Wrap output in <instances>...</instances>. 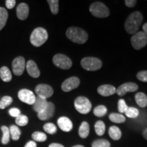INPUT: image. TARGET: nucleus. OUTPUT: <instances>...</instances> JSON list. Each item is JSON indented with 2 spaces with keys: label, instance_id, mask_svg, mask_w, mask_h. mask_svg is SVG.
Returning <instances> with one entry per match:
<instances>
[{
  "label": "nucleus",
  "instance_id": "f257e3e1",
  "mask_svg": "<svg viewBox=\"0 0 147 147\" xmlns=\"http://www.w3.org/2000/svg\"><path fill=\"white\" fill-rule=\"evenodd\" d=\"M143 21V16L140 12H132L127 18L125 22V29L129 34H135L139 30Z\"/></svg>",
  "mask_w": 147,
  "mask_h": 147
},
{
  "label": "nucleus",
  "instance_id": "f03ea898",
  "mask_svg": "<svg viewBox=\"0 0 147 147\" xmlns=\"http://www.w3.org/2000/svg\"><path fill=\"white\" fill-rule=\"evenodd\" d=\"M66 36L74 43L82 45L88 40V34L85 31L79 27H71L66 31Z\"/></svg>",
  "mask_w": 147,
  "mask_h": 147
},
{
  "label": "nucleus",
  "instance_id": "7ed1b4c3",
  "mask_svg": "<svg viewBox=\"0 0 147 147\" xmlns=\"http://www.w3.org/2000/svg\"><path fill=\"white\" fill-rule=\"evenodd\" d=\"M49 35L45 29L38 27L35 29L30 36V42L34 47H39L47 41Z\"/></svg>",
  "mask_w": 147,
  "mask_h": 147
},
{
  "label": "nucleus",
  "instance_id": "20e7f679",
  "mask_svg": "<svg viewBox=\"0 0 147 147\" xmlns=\"http://www.w3.org/2000/svg\"><path fill=\"white\" fill-rule=\"evenodd\" d=\"M89 10L92 15L98 18H106L110 15L108 7L102 2L93 3L90 5Z\"/></svg>",
  "mask_w": 147,
  "mask_h": 147
},
{
  "label": "nucleus",
  "instance_id": "39448f33",
  "mask_svg": "<svg viewBox=\"0 0 147 147\" xmlns=\"http://www.w3.org/2000/svg\"><path fill=\"white\" fill-rule=\"evenodd\" d=\"M82 68L87 71H97L102 66V61L96 57H84L80 62Z\"/></svg>",
  "mask_w": 147,
  "mask_h": 147
},
{
  "label": "nucleus",
  "instance_id": "423d86ee",
  "mask_svg": "<svg viewBox=\"0 0 147 147\" xmlns=\"http://www.w3.org/2000/svg\"><path fill=\"white\" fill-rule=\"evenodd\" d=\"M74 107L78 113L85 115L91 111L92 105L87 97L79 96L74 101Z\"/></svg>",
  "mask_w": 147,
  "mask_h": 147
},
{
  "label": "nucleus",
  "instance_id": "0eeeda50",
  "mask_svg": "<svg viewBox=\"0 0 147 147\" xmlns=\"http://www.w3.org/2000/svg\"><path fill=\"white\" fill-rule=\"evenodd\" d=\"M132 47L136 50H140L147 44V36L143 32H138L131 38Z\"/></svg>",
  "mask_w": 147,
  "mask_h": 147
},
{
  "label": "nucleus",
  "instance_id": "6e6552de",
  "mask_svg": "<svg viewBox=\"0 0 147 147\" xmlns=\"http://www.w3.org/2000/svg\"><path fill=\"white\" fill-rule=\"evenodd\" d=\"M53 62L57 67L63 69H68L72 66V61L68 57L63 54H57L53 57Z\"/></svg>",
  "mask_w": 147,
  "mask_h": 147
},
{
  "label": "nucleus",
  "instance_id": "1a4fd4ad",
  "mask_svg": "<svg viewBox=\"0 0 147 147\" xmlns=\"http://www.w3.org/2000/svg\"><path fill=\"white\" fill-rule=\"evenodd\" d=\"M35 91L38 97L42 99H45V100L51 97L54 93L53 88L49 84H40L37 85L35 89Z\"/></svg>",
  "mask_w": 147,
  "mask_h": 147
},
{
  "label": "nucleus",
  "instance_id": "9d476101",
  "mask_svg": "<svg viewBox=\"0 0 147 147\" xmlns=\"http://www.w3.org/2000/svg\"><path fill=\"white\" fill-rule=\"evenodd\" d=\"M18 97L21 102L29 105H34L36 98V95L32 91L26 89L20 90L18 93Z\"/></svg>",
  "mask_w": 147,
  "mask_h": 147
},
{
  "label": "nucleus",
  "instance_id": "9b49d317",
  "mask_svg": "<svg viewBox=\"0 0 147 147\" xmlns=\"http://www.w3.org/2000/svg\"><path fill=\"white\" fill-rule=\"evenodd\" d=\"M12 71L16 76H21L26 68V62L23 57H18L12 61Z\"/></svg>",
  "mask_w": 147,
  "mask_h": 147
},
{
  "label": "nucleus",
  "instance_id": "f8f14e48",
  "mask_svg": "<svg viewBox=\"0 0 147 147\" xmlns=\"http://www.w3.org/2000/svg\"><path fill=\"white\" fill-rule=\"evenodd\" d=\"M80 85V80L75 76L70 77L64 80L61 84V89L65 92H69L76 89Z\"/></svg>",
  "mask_w": 147,
  "mask_h": 147
},
{
  "label": "nucleus",
  "instance_id": "ddd939ff",
  "mask_svg": "<svg viewBox=\"0 0 147 147\" xmlns=\"http://www.w3.org/2000/svg\"><path fill=\"white\" fill-rule=\"evenodd\" d=\"M138 89V86L134 82H126L121 84L116 89V93L119 96H123L128 92H135Z\"/></svg>",
  "mask_w": 147,
  "mask_h": 147
},
{
  "label": "nucleus",
  "instance_id": "4468645a",
  "mask_svg": "<svg viewBox=\"0 0 147 147\" xmlns=\"http://www.w3.org/2000/svg\"><path fill=\"white\" fill-rule=\"evenodd\" d=\"M55 110V105L52 102H49L47 107L40 113H38V117L42 121L48 120L54 115Z\"/></svg>",
  "mask_w": 147,
  "mask_h": 147
},
{
  "label": "nucleus",
  "instance_id": "2eb2a0df",
  "mask_svg": "<svg viewBox=\"0 0 147 147\" xmlns=\"http://www.w3.org/2000/svg\"><path fill=\"white\" fill-rule=\"evenodd\" d=\"M58 126L62 131L68 132L70 131L73 128V124L70 119L67 117H60L57 121Z\"/></svg>",
  "mask_w": 147,
  "mask_h": 147
},
{
  "label": "nucleus",
  "instance_id": "dca6fc26",
  "mask_svg": "<svg viewBox=\"0 0 147 147\" xmlns=\"http://www.w3.org/2000/svg\"><path fill=\"white\" fill-rule=\"evenodd\" d=\"M29 8L28 5L25 3H21L16 8V16L20 20L24 21L28 17Z\"/></svg>",
  "mask_w": 147,
  "mask_h": 147
},
{
  "label": "nucleus",
  "instance_id": "f3484780",
  "mask_svg": "<svg viewBox=\"0 0 147 147\" xmlns=\"http://www.w3.org/2000/svg\"><path fill=\"white\" fill-rule=\"evenodd\" d=\"M26 69L29 76L33 78H38L40 76V69H38V65L33 60H29L26 63Z\"/></svg>",
  "mask_w": 147,
  "mask_h": 147
},
{
  "label": "nucleus",
  "instance_id": "a211bd4d",
  "mask_svg": "<svg viewBox=\"0 0 147 147\" xmlns=\"http://www.w3.org/2000/svg\"><path fill=\"white\" fill-rule=\"evenodd\" d=\"M97 92L100 95L108 97L115 94L116 93V88L110 84H103L97 88Z\"/></svg>",
  "mask_w": 147,
  "mask_h": 147
},
{
  "label": "nucleus",
  "instance_id": "6ab92c4d",
  "mask_svg": "<svg viewBox=\"0 0 147 147\" xmlns=\"http://www.w3.org/2000/svg\"><path fill=\"white\" fill-rule=\"evenodd\" d=\"M48 104H49V102L47 100L42 99L41 97L37 96L36 98V101H35V103L34 104L33 108H34V110L36 113H39L47 107Z\"/></svg>",
  "mask_w": 147,
  "mask_h": 147
},
{
  "label": "nucleus",
  "instance_id": "aec40b11",
  "mask_svg": "<svg viewBox=\"0 0 147 147\" xmlns=\"http://www.w3.org/2000/svg\"><path fill=\"white\" fill-rule=\"evenodd\" d=\"M136 104L141 108H145L147 106V96L142 92H138L135 95Z\"/></svg>",
  "mask_w": 147,
  "mask_h": 147
},
{
  "label": "nucleus",
  "instance_id": "412c9836",
  "mask_svg": "<svg viewBox=\"0 0 147 147\" xmlns=\"http://www.w3.org/2000/svg\"><path fill=\"white\" fill-rule=\"evenodd\" d=\"M12 74L8 67L3 66L0 68V78L3 82H10L12 80Z\"/></svg>",
  "mask_w": 147,
  "mask_h": 147
},
{
  "label": "nucleus",
  "instance_id": "4be33fe9",
  "mask_svg": "<svg viewBox=\"0 0 147 147\" xmlns=\"http://www.w3.org/2000/svg\"><path fill=\"white\" fill-rule=\"evenodd\" d=\"M108 134H109V136L114 140H119L122 136L120 129L117 126L110 127L108 130Z\"/></svg>",
  "mask_w": 147,
  "mask_h": 147
},
{
  "label": "nucleus",
  "instance_id": "5701e85b",
  "mask_svg": "<svg viewBox=\"0 0 147 147\" xmlns=\"http://www.w3.org/2000/svg\"><path fill=\"white\" fill-rule=\"evenodd\" d=\"M89 131L90 128L89 123L86 122V121H84V122L82 123L80 127H79L78 134L80 137L82 138H86L89 136Z\"/></svg>",
  "mask_w": 147,
  "mask_h": 147
},
{
  "label": "nucleus",
  "instance_id": "b1692460",
  "mask_svg": "<svg viewBox=\"0 0 147 147\" xmlns=\"http://www.w3.org/2000/svg\"><path fill=\"white\" fill-rule=\"evenodd\" d=\"M8 14L6 9L0 7V31L2 29L6 24L8 20Z\"/></svg>",
  "mask_w": 147,
  "mask_h": 147
},
{
  "label": "nucleus",
  "instance_id": "393cba45",
  "mask_svg": "<svg viewBox=\"0 0 147 147\" xmlns=\"http://www.w3.org/2000/svg\"><path fill=\"white\" fill-rule=\"evenodd\" d=\"M9 130H10V134L11 135V137H12V139L14 141H17L19 140L20 136L21 135V131L19 128L16 125H11L9 128Z\"/></svg>",
  "mask_w": 147,
  "mask_h": 147
},
{
  "label": "nucleus",
  "instance_id": "a878e982",
  "mask_svg": "<svg viewBox=\"0 0 147 147\" xmlns=\"http://www.w3.org/2000/svg\"><path fill=\"white\" fill-rule=\"evenodd\" d=\"M109 119L116 123H123L125 121V117L122 114L119 113H111L109 115Z\"/></svg>",
  "mask_w": 147,
  "mask_h": 147
},
{
  "label": "nucleus",
  "instance_id": "bb28decb",
  "mask_svg": "<svg viewBox=\"0 0 147 147\" xmlns=\"http://www.w3.org/2000/svg\"><path fill=\"white\" fill-rule=\"evenodd\" d=\"M1 131L3 133V136L1 138V143L3 144H7L10 142V134L9 128L7 126H1Z\"/></svg>",
  "mask_w": 147,
  "mask_h": 147
},
{
  "label": "nucleus",
  "instance_id": "cd10ccee",
  "mask_svg": "<svg viewBox=\"0 0 147 147\" xmlns=\"http://www.w3.org/2000/svg\"><path fill=\"white\" fill-rule=\"evenodd\" d=\"M95 131L97 136H103L105 133L106 125L102 121H98L95 123Z\"/></svg>",
  "mask_w": 147,
  "mask_h": 147
},
{
  "label": "nucleus",
  "instance_id": "c85d7f7f",
  "mask_svg": "<svg viewBox=\"0 0 147 147\" xmlns=\"http://www.w3.org/2000/svg\"><path fill=\"white\" fill-rule=\"evenodd\" d=\"M106 113H107V108L105 106L103 105L96 106L93 110V114L97 117H104L106 115Z\"/></svg>",
  "mask_w": 147,
  "mask_h": 147
},
{
  "label": "nucleus",
  "instance_id": "c756f323",
  "mask_svg": "<svg viewBox=\"0 0 147 147\" xmlns=\"http://www.w3.org/2000/svg\"><path fill=\"white\" fill-rule=\"evenodd\" d=\"M32 138L35 141H37V142H45V141L47 140V135L43 132L40 131H35L34 133L32 134Z\"/></svg>",
  "mask_w": 147,
  "mask_h": 147
},
{
  "label": "nucleus",
  "instance_id": "7c9ffc66",
  "mask_svg": "<svg viewBox=\"0 0 147 147\" xmlns=\"http://www.w3.org/2000/svg\"><path fill=\"white\" fill-rule=\"evenodd\" d=\"M125 114L129 118L134 119L138 117L139 110L134 107H128Z\"/></svg>",
  "mask_w": 147,
  "mask_h": 147
},
{
  "label": "nucleus",
  "instance_id": "2f4dec72",
  "mask_svg": "<svg viewBox=\"0 0 147 147\" xmlns=\"http://www.w3.org/2000/svg\"><path fill=\"white\" fill-rule=\"evenodd\" d=\"M109 141L105 139H99L95 140L92 143V147H110Z\"/></svg>",
  "mask_w": 147,
  "mask_h": 147
},
{
  "label": "nucleus",
  "instance_id": "473e14b6",
  "mask_svg": "<svg viewBox=\"0 0 147 147\" xmlns=\"http://www.w3.org/2000/svg\"><path fill=\"white\" fill-rule=\"evenodd\" d=\"M12 98L10 96H3L0 100V109H4L12 103Z\"/></svg>",
  "mask_w": 147,
  "mask_h": 147
},
{
  "label": "nucleus",
  "instance_id": "72a5a7b5",
  "mask_svg": "<svg viewBox=\"0 0 147 147\" xmlns=\"http://www.w3.org/2000/svg\"><path fill=\"white\" fill-rule=\"evenodd\" d=\"M49 3L51 12L53 14H57L59 12V1L58 0H49Z\"/></svg>",
  "mask_w": 147,
  "mask_h": 147
},
{
  "label": "nucleus",
  "instance_id": "f704fd0d",
  "mask_svg": "<svg viewBox=\"0 0 147 147\" xmlns=\"http://www.w3.org/2000/svg\"><path fill=\"white\" fill-rule=\"evenodd\" d=\"M28 117L27 116L23 115H19L18 117H17L16 118L15 122L16 125H18V126H25L27 125V123H28Z\"/></svg>",
  "mask_w": 147,
  "mask_h": 147
},
{
  "label": "nucleus",
  "instance_id": "c9c22d12",
  "mask_svg": "<svg viewBox=\"0 0 147 147\" xmlns=\"http://www.w3.org/2000/svg\"><path fill=\"white\" fill-rule=\"evenodd\" d=\"M44 130L49 134H54L57 132V127L52 123H46L43 127Z\"/></svg>",
  "mask_w": 147,
  "mask_h": 147
},
{
  "label": "nucleus",
  "instance_id": "e433bc0d",
  "mask_svg": "<svg viewBox=\"0 0 147 147\" xmlns=\"http://www.w3.org/2000/svg\"><path fill=\"white\" fill-rule=\"evenodd\" d=\"M128 106L127 105V104L125 102L124 100L121 99L119 100L118 102V110L121 114L125 113L127 110Z\"/></svg>",
  "mask_w": 147,
  "mask_h": 147
},
{
  "label": "nucleus",
  "instance_id": "4c0bfd02",
  "mask_svg": "<svg viewBox=\"0 0 147 147\" xmlns=\"http://www.w3.org/2000/svg\"><path fill=\"white\" fill-rule=\"evenodd\" d=\"M137 78L142 82H147V70L139 71L136 75Z\"/></svg>",
  "mask_w": 147,
  "mask_h": 147
},
{
  "label": "nucleus",
  "instance_id": "58836bf2",
  "mask_svg": "<svg viewBox=\"0 0 147 147\" xmlns=\"http://www.w3.org/2000/svg\"><path fill=\"white\" fill-rule=\"evenodd\" d=\"M9 114L11 117H17L19 115H21V110H20L18 108H12L10 109L9 110Z\"/></svg>",
  "mask_w": 147,
  "mask_h": 147
},
{
  "label": "nucleus",
  "instance_id": "ea45409f",
  "mask_svg": "<svg viewBox=\"0 0 147 147\" xmlns=\"http://www.w3.org/2000/svg\"><path fill=\"white\" fill-rule=\"evenodd\" d=\"M15 0H6V1H5V5H6L7 8L12 9L14 6H15Z\"/></svg>",
  "mask_w": 147,
  "mask_h": 147
},
{
  "label": "nucleus",
  "instance_id": "a19ab883",
  "mask_svg": "<svg viewBox=\"0 0 147 147\" xmlns=\"http://www.w3.org/2000/svg\"><path fill=\"white\" fill-rule=\"evenodd\" d=\"M136 3L137 1H136V0H125V1L126 6L129 7V8H133L136 5Z\"/></svg>",
  "mask_w": 147,
  "mask_h": 147
},
{
  "label": "nucleus",
  "instance_id": "79ce46f5",
  "mask_svg": "<svg viewBox=\"0 0 147 147\" xmlns=\"http://www.w3.org/2000/svg\"><path fill=\"white\" fill-rule=\"evenodd\" d=\"M25 147H37V144L34 141H29L25 144Z\"/></svg>",
  "mask_w": 147,
  "mask_h": 147
},
{
  "label": "nucleus",
  "instance_id": "37998d69",
  "mask_svg": "<svg viewBox=\"0 0 147 147\" xmlns=\"http://www.w3.org/2000/svg\"><path fill=\"white\" fill-rule=\"evenodd\" d=\"M49 147H64L63 145L61 144H58V143H53L49 145Z\"/></svg>",
  "mask_w": 147,
  "mask_h": 147
},
{
  "label": "nucleus",
  "instance_id": "c03bdc74",
  "mask_svg": "<svg viewBox=\"0 0 147 147\" xmlns=\"http://www.w3.org/2000/svg\"><path fill=\"white\" fill-rule=\"evenodd\" d=\"M142 29H143V32H144L145 35L147 36V23H144V25H143Z\"/></svg>",
  "mask_w": 147,
  "mask_h": 147
},
{
  "label": "nucleus",
  "instance_id": "a18cd8bd",
  "mask_svg": "<svg viewBox=\"0 0 147 147\" xmlns=\"http://www.w3.org/2000/svg\"><path fill=\"white\" fill-rule=\"evenodd\" d=\"M142 136H143V137L144 138V139H146L147 140V127L146 129H144V131H143Z\"/></svg>",
  "mask_w": 147,
  "mask_h": 147
},
{
  "label": "nucleus",
  "instance_id": "49530a36",
  "mask_svg": "<svg viewBox=\"0 0 147 147\" xmlns=\"http://www.w3.org/2000/svg\"><path fill=\"white\" fill-rule=\"evenodd\" d=\"M72 147H84L82 145H76V146H74Z\"/></svg>",
  "mask_w": 147,
  "mask_h": 147
}]
</instances>
